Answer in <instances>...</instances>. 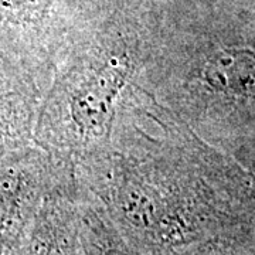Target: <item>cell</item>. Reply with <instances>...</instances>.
Returning <instances> with one entry per match:
<instances>
[{
    "label": "cell",
    "instance_id": "1",
    "mask_svg": "<svg viewBox=\"0 0 255 255\" xmlns=\"http://www.w3.org/2000/svg\"><path fill=\"white\" fill-rule=\"evenodd\" d=\"M191 104L228 128L255 156V24L234 40L201 46L189 73Z\"/></svg>",
    "mask_w": 255,
    "mask_h": 255
},
{
    "label": "cell",
    "instance_id": "2",
    "mask_svg": "<svg viewBox=\"0 0 255 255\" xmlns=\"http://www.w3.org/2000/svg\"><path fill=\"white\" fill-rule=\"evenodd\" d=\"M77 255H147L135 247L100 206L74 207Z\"/></svg>",
    "mask_w": 255,
    "mask_h": 255
},
{
    "label": "cell",
    "instance_id": "3",
    "mask_svg": "<svg viewBox=\"0 0 255 255\" xmlns=\"http://www.w3.org/2000/svg\"><path fill=\"white\" fill-rule=\"evenodd\" d=\"M24 255H77L74 207L46 203L26 241Z\"/></svg>",
    "mask_w": 255,
    "mask_h": 255
},
{
    "label": "cell",
    "instance_id": "4",
    "mask_svg": "<svg viewBox=\"0 0 255 255\" xmlns=\"http://www.w3.org/2000/svg\"><path fill=\"white\" fill-rule=\"evenodd\" d=\"M124 77V70L119 61H112L110 68L90 81V88L78 92L74 100V117L80 124H87L90 127L101 125L107 112L111 108L114 95L118 92L121 81Z\"/></svg>",
    "mask_w": 255,
    "mask_h": 255
},
{
    "label": "cell",
    "instance_id": "5",
    "mask_svg": "<svg viewBox=\"0 0 255 255\" xmlns=\"http://www.w3.org/2000/svg\"><path fill=\"white\" fill-rule=\"evenodd\" d=\"M162 255H255L254 217L213 237Z\"/></svg>",
    "mask_w": 255,
    "mask_h": 255
},
{
    "label": "cell",
    "instance_id": "6",
    "mask_svg": "<svg viewBox=\"0 0 255 255\" xmlns=\"http://www.w3.org/2000/svg\"><path fill=\"white\" fill-rule=\"evenodd\" d=\"M6 7L16 10L21 17L36 20L47 14L53 0H0Z\"/></svg>",
    "mask_w": 255,
    "mask_h": 255
},
{
    "label": "cell",
    "instance_id": "7",
    "mask_svg": "<svg viewBox=\"0 0 255 255\" xmlns=\"http://www.w3.org/2000/svg\"><path fill=\"white\" fill-rule=\"evenodd\" d=\"M244 194H246L247 200H255V173L248 170L244 180Z\"/></svg>",
    "mask_w": 255,
    "mask_h": 255
}]
</instances>
